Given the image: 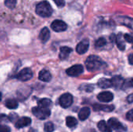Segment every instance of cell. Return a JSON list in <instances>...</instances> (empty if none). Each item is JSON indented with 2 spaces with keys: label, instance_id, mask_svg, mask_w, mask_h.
Wrapping results in <instances>:
<instances>
[{
  "label": "cell",
  "instance_id": "6da1fadb",
  "mask_svg": "<svg viewBox=\"0 0 133 132\" xmlns=\"http://www.w3.org/2000/svg\"><path fill=\"white\" fill-rule=\"evenodd\" d=\"M86 67L90 72H95L97 70H101L104 67L106 66V64L96 55H90L86 60Z\"/></svg>",
  "mask_w": 133,
  "mask_h": 132
},
{
  "label": "cell",
  "instance_id": "7a4b0ae2",
  "mask_svg": "<svg viewBox=\"0 0 133 132\" xmlns=\"http://www.w3.org/2000/svg\"><path fill=\"white\" fill-rule=\"evenodd\" d=\"M53 9L48 1L41 2L36 6V12L41 17H48L52 14Z\"/></svg>",
  "mask_w": 133,
  "mask_h": 132
},
{
  "label": "cell",
  "instance_id": "3957f363",
  "mask_svg": "<svg viewBox=\"0 0 133 132\" xmlns=\"http://www.w3.org/2000/svg\"><path fill=\"white\" fill-rule=\"evenodd\" d=\"M32 113L36 117H37L40 120H44L51 115V111L49 109L41 108L39 107H34L32 109Z\"/></svg>",
  "mask_w": 133,
  "mask_h": 132
},
{
  "label": "cell",
  "instance_id": "277c9868",
  "mask_svg": "<svg viewBox=\"0 0 133 132\" xmlns=\"http://www.w3.org/2000/svg\"><path fill=\"white\" fill-rule=\"evenodd\" d=\"M73 102V97L70 93H65L59 98V104L63 108L69 107Z\"/></svg>",
  "mask_w": 133,
  "mask_h": 132
},
{
  "label": "cell",
  "instance_id": "5b68a950",
  "mask_svg": "<svg viewBox=\"0 0 133 132\" xmlns=\"http://www.w3.org/2000/svg\"><path fill=\"white\" fill-rule=\"evenodd\" d=\"M33 77V72L30 68H26L22 69L16 75V78L23 82H26L30 80Z\"/></svg>",
  "mask_w": 133,
  "mask_h": 132
},
{
  "label": "cell",
  "instance_id": "8992f818",
  "mask_svg": "<svg viewBox=\"0 0 133 132\" xmlns=\"http://www.w3.org/2000/svg\"><path fill=\"white\" fill-rule=\"evenodd\" d=\"M83 72V67L81 65H75L66 70V73L68 75L72 77H76L81 75Z\"/></svg>",
  "mask_w": 133,
  "mask_h": 132
},
{
  "label": "cell",
  "instance_id": "52a82bcc",
  "mask_svg": "<svg viewBox=\"0 0 133 132\" xmlns=\"http://www.w3.org/2000/svg\"><path fill=\"white\" fill-rule=\"evenodd\" d=\"M51 27L55 32H62V31L66 30L67 24L62 20L56 19V20H54L52 22V23L51 25Z\"/></svg>",
  "mask_w": 133,
  "mask_h": 132
},
{
  "label": "cell",
  "instance_id": "ba28073f",
  "mask_svg": "<svg viewBox=\"0 0 133 132\" xmlns=\"http://www.w3.org/2000/svg\"><path fill=\"white\" fill-rule=\"evenodd\" d=\"M90 46V43H89V40L88 39H84L82 41H80L77 46H76V51L78 54H85Z\"/></svg>",
  "mask_w": 133,
  "mask_h": 132
},
{
  "label": "cell",
  "instance_id": "9c48e42d",
  "mask_svg": "<svg viewBox=\"0 0 133 132\" xmlns=\"http://www.w3.org/2000/svg\"><path fill=\"white\" fill-rule=\"evenodd\" d=\"M109 127L111 128H113V129H115V130H124L125 131L126 128L124 127V125L116 118H111L108 120V122Z\"/></svg>",
  "mask_w": 133,
  "mask_h": 132
},
{
  "label": "cell",
  "instance_id": "30bf717a",
  "mask_svg": "<svg viewBox=\"0 0 133 132\" xmlns=\"http://www.w3.org/2000/svg\"><path fill=\"white\" fill-rule=\"evenodd\" d=\"M114 98V96L113 94L111 93V92H102L101 93L98 94L97 96V99L101 101V102H105V103H108V102H111Z\"/></svg>",
  "mask_w": 133,
  "mask_h": 132
},
{
  "label": "cell",
  "instance_id": "8fae6325",
  "mask_svg": "<svg viewBox=\"0 0 133 132\" xmlns=\"http://www.w3.org/2000/svg\"><path fill=\"white\" fill-rule=\"evenodd\" d=\"M31 124V119L28 117H23L18 119L16 122V128H22L26 127Z\"/></svg>",
  "mask_w": 133,
  "mask_h": 132
},
{
  "label": "cell",
  "instance_id": "7c38bea8",
  "mask_svg": "<svg viewBox=\"0 0 133 132\" xmlns=\"http://www.w3.org/2000/svg\"><path fill=\"white\" fill-rule=\"evenodd\" d=\"M94 110L95 111H104V112H111L115 110V107L113 105H102V104H94L93 106Z\"/></svg>",
  "mask_w": 133,
  "mask_h": 132
},
{
  "label": "cell",
  "instance_id": "4fadbf2b",
  "mask_svg": "<svg viewBox=\"0 0 133 132\" xmlns=\"http://www.w3.org/2000/svg\"><path fill=\"white\" fill-rule=\"evenodd\" d=\"M124 79L122 76L120 75H115L111 79V85L112 86H114L115 88L116 89H120L122 87V85L124 83Z\"/></svg>",
  "mask_w": 133,
  "mask_h": 132
},
{
  "label": "cell",
  "instance_id": "5bb4252c",
  "mask_svg": "<svg viewBox=\"0 0 133 132\" xmlns=\"http://www.w3.org/2000/svg\"><path fill=\"white\" fill-rule=\"evenodd\" d=\"M39 38L43 43H46L50 38V31L48 27H44L39 34Z\"/></svg>",
  "mask_w": 133,
  "mask_h": 132
},
{
  "label": "cell",
  "instance_id": "9a60e30c",
  "mask_svg": "<svg viewBox=\"0 0 133 132\" xmlns=\"http://www.w3.org/2000/svg\"><path fill=\"white\" fill-rule=\"evenodd\" d=\"M117 19L119 22V23L125 25L133 30V19L129 18V17H124V16L122 17L121 16V17H118Z\"/></svg>",
  "mask_w": 133,
  "mask_h": 132
},
{
  "label": "cell",
  "instance_id": "2e32d148",
  "mask_svg": "<svg viewBox=\"0 0 133 132\" xmlns=\"http://www.w3.org/2000/svg\"><path fill=\"white\" fill-rule=\"evenodd\" d=\"M72 51V49L69 47H62L60 48V54H59L60 59L64 60V59L67 58Z\"/></svg>",
  "mask_w": 133,
  "mask_h": 132
},
{
  "label": "cell",
  "instance_id": "e0dca14e",
  "mask_svg": "<svg viewBox=\"0 0 133 132\" xmlns=\"http://www.w3.org/2000/svg\"><path fill=\"white\" fill-rule=\"evenodd\" d=\"M90 114V110L89 107H83L82 108L79 112V118L80 121H85L87 120Z\"/></svg>",
  "mask_w": 133,
  "mask_h": 132
},
{
  "label": "cell",
  "instance_id": "ac0fdd59",
  "mask_svg": "<svg viewBox=\"0 0 133 132\" xmlns=\"http://www.w3.org/2000/svg\"><path fill=\"white\" fill-rule=\"evenodd\" d=\"M39 79L43 81V82H49L51 79V73L47 71V70H41L40 72H39Z\"/></svg>",
  "mask_w": 133,
  "mask_h": 132
},
{
  "label": "cell",
  "instance_id": "d6986e66",
  "mask_svg": "<svg viewBox=\"0 0 133 132\" xmlns=\"http://www.w3.org/2000/svg\"><path fill=\"white\" fill-rule=\"evenodd\" d=\"M97 85H98L99 87H101V88H102V89H108V88H110V87L112 86L111 80H109V79H105V78L101 79L98 81Z\"/></svg>",
  "mask_w": 133,
  "mask_h": 132
},
{
  "label": "cell",
  "instance_id": "ffe728a7",
  "mask_svg": "<svg viewBox=\"0 0 133 132\" xmlns=\"http://www.w3.org/2000/svg\"><path fill=\"white\" fill-rule=\"evenodd\" d=\"M51 104H52L51 100L48 99V98H44V99H41L38 101V107H41V108L49 109V107H51Z\"/></svg>",
  "mask_w": 133,
  "mask_h": 132
},
{
  "label": "cell",
  "instance_id": "44dd1931",
  "mask_svg": "<svg viewBox=\"0 0 133 132\" xmlns=\"http://www.w3.org/2000/svg\"><path fill=\"white\" fill-rule=\"evenodd\" d=\"M97 128L101 132H111V128L104 121H101L97 124Z\"/></svg>",
  "mask_w": 133,
  "mask_h": 132
},
{
  "label": "cell",
  "instance_id": "7402d4cb",
  "mask_svg": "<svg viewBox=\"0 0 133 132\" xmlns=\"http://www.w3.org/2000/svg\"><path fill=\"white\" fill-rule=\"evenodd\" d=\"M115 41H116V44H117V46L121 50V51H124L125 48V44L122 40V33H118V35L115 37Z\"/></svg>",
  "mask_w": 133,
  "mask_h": 132
},
{
  "label": "cell",
  "instance_id": "603a6c76",
  "mask_svg": "<svg viewBox=\"0 0 133 132\" xmlns=\"http://www.w3.org/2000/svg\"><path fill=\"white\" fill-rule=\"evenodd\" d=\"M5 104V107L8 109H10V110L16 109L18 107V103L15 100H12V99H9V100H6Z\"/></svg>",
  "mask_w": 133,
  "mask_h": 132
},
{
  "label": "cell",
  "instance_id": "cb8c5ba5",
  "mask_svg": "<svg viewBox=\"0 0 133 132\" xmlns=\"http://www.w3.org/2000/svg\"><path fill=\"white\" fill-rule=\"evenodd\" d=\"M77 123H78V121L75 117H67V118H66V125L69 128L76 127Z\"/></svg>",
  "mask_w": 133,
  "mask_h": 132
},
{
  "label": "cell",
  "instance_id": "d4e9b609",
  "mask_svg": "<svg viewBox=\"0 0 133 132\" xmlns=\"http://www.w3.org/2000/svg\"><path fill=\"white\" fill-rule=\"evenodd\" d=\"M133 87V79H128L124 81V83L122 85V89H123L124 90L128 89H132Z\"/></svg>",
  "mask_w": 133,
  "mask_h": 132
},
{
  "label": "cell",
  "instance_id": "484cf974",
  "mask_svg": "<svg viewBox=\"0 0 133 132\" xmlns=\"http://www.w3.org/2000/svg\"><path fill=\"white\" fill-rule=\"evenodd\" d=\"M106 43H107V41H106L105 38H104V37H100L99 39H97V40H96V42H95V46H96L97 47H101L104 46V45L106 44Z\"/></svg>",
  "mask_w": 133,
  "mask_h": 132
},
{
  "label": "cell",
  "instance_id": "4316f807",
  "mask_svg": "<svg viewBox=\"0 0 133 132\" xmlns=\"http://www.w3.org/2000/svg\"><path fill=\"white\" fill-rule=\"evenodd\" d=\"M54 129V124L51 122H47L44 124V131L46 132H53Z\"/></svg>",
  "mask_w": 133,
  "mask_h": 132
},
{
  "label": "cell",
  "instance_id": "83f0119b",
  "mask_svg": "<svg viewBox=\"0 0 133 132\" xmlns=\"http://www.w3.org/2000/svg\"><path fill=\"white\" fill-rule=\"evenodd\" d=\"M16 4V0H5V5L9 9H13L15 8Z\"/></svg>",
  "mask_w": 133,
  "mask_h": 132
},
{
  "label": "cell",
  "instance_id": "f1b7e54d",
  "mask_svg": "<svg viewBox=\"0 0 133 132\" xmlns=\"http://www.w3.org/2000/svg\"><path fill=\"white\" fill-rule=\"evenodd\" d=\"M11 129L9 127L6 126V125H2L0 124V132H10Z\"/></svg>",
  "mask_w": 133,
  "mask_h": 132
},
{
  "label": "cell",
  "instance_id": "f546056e",
  "mask_svg": "<svg viewBox=\"0 0 133 132\" xmlns=\"http://www.w3.org/2000/svg\"><path fill=\"white\" fill-rule=\"evenodd\" d=\"M124 38H125V41H127L129 43H132L133 42V37L131 36L130 34H128V33L125 34L124 35Z\"/></svg>",
  "mask_w": 133,
  "mask_h": 132
},
{
  "label": "cell",
  "instance_id": "4dcf8cb0",
  "mask_svg": "<svg viewBox=\"0 0 133 132\" xmlns=\"http://www.w3.org/2000/svg\"><path fill=\"white\" fill-rule=\"evenodd\" d=\"M58 7H63L65 5V0H53Z\"/></svg>",
  "mask_w": 133,
  "mask_h": 132
},
{
  "label": "cell",
  "instance_id": "1f68e13d",
  "mask_svg": "<svg viewBox=\"0 0 133 132\" xmlns=\"http://www.w3.org/2000/svg\"><path fill=\"white\" fill-rule=\"evenodd\" d=\"M126 118H127L129 121H132L133 122V109L132 110H129V111L127 113V114H126Z\"/></svg>",
  "mask_w": 133,
  "mask_h": 132
},
{
  "label": "cell",
  "instance_id": "d6a6232c",
  "mask_svg": "<svg viewBox=\"0 0 133 132\" xmlns=\"http://www.w3.org/2000/svg\"><path fill=\"white\" fill-rule=\"evenodd\" d=\"M8 119V117H6V115L5 114H0V124L4 122V121H6Z\"/></svg>",
  "mask_w": 133,
  "mask_h": 132
},
{
  "label": "cell",
  "instance_id": "836d02e7",
  "mask_svg": "<svg viewBox=\"0 0 133 132\" xmlns=\"http://www.w3.org/2000/svg\"><path fill=\"white\" fill-rule=\"evenodd\" d=\"M127 101H128V103H133V93L130 94V95L127 97Z\"/></svg>",
  "mask_w": 133,
  "mask_h": 132
},
{
  "label": "cell",
  "instance_id": "e575fe53",
  "mask_svg": "<svg viewBox=\"0 0 133 132\" xmlns=\"http://www.w3.org/2000/svg\"><path fill=\"white\" fill-rule=\"evenodd\" d=\"M129 61L131 65H133V54H131L129 56Z\"/></svg>",
  "mask_w": 133,
  "mask_h": 132
},
{
  "label": "cell",
  "instance_id": "d590c367",
  "mask_svg": "<svg viewBox=\"0 0 133 132\" xmlns=\"http://www.w3.org/2000/svg\"><path fill=\"white\" fill-rule=\"evenodd\" d=\"M1 100H2V93H0V101H1Z\"/></svg>",
  "mask_w": 133,
  "mask_h": 132
},
{
  "label": "cell",
  "instance_id": "8d00e7d4",
  "mask_svg": "<svg viewBox=\"0 0 133 132\" xmlns=\"http://www.w3.org/2000/svg\"><path fill=\"white\" fill-rule=\"evenodd\" d=\"M89 132H96L95 131H94V130H92V131H90Z\"/></svg>",
  "mask_w": 133,
  "mask_h": 132
}]
</instances>
